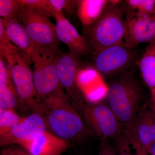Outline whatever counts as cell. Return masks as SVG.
<instances>
[{
  "label": "cell",
  "mask_w": 155,
  "mask_h": 155,
  "mask_svg": "<svg viewBox=\"0 0 155 155\" xmlns=\"http://www.w3.org/2000/svg\"><path fill=\"white\" fill-rule=\"evenodd\" d=\"M138 65L112 81L106 99L123 127L132 126L140 113L145 91Z\"/></svg>",
  "instance_id": "6da1fadb"
},
{
  "label": "cell",
  "mask_w": 155,
  "mask_h": 155,
  "mask_svg": "<svg viewBox=\"0 0 155 155\" xmlns=\"http://www.w3.org/2000/svg\"><path fill=\"white\" fill-rule=\"evenodd\" d=\"M122 2L110 0L100 18L89 27L83 28L82 35L88 44L91 57L108 48L123 44L125 25Z\"/></svg>",
  "instance_id": "7a4b0ae2"
},
{
  "label": "cell",
  "mask_w": 155,
  "mask_h": 155,
  "mask_svg": "<svg viewBox=\"0 0 155 155\" xmlns=\"http://www.w3.org/2000/svg\"><path fill=\"white\" fill-rule=\"evenodd\" d=\"M43 103L47 110L45 116L47 125L56 136L66 140L84 135L83 121L62 86Z\"/></svg>",
  "instance_id": "3957f363"
},
{
  "label": "cell",
  "mask_w": 155,
  "mask_h": 155,
  "mask_svg": "<svg viewBox=\"0 0 155 155\" xmlns=\"http://www.w3.org/2000/svg\"><path fill=\"white\" fill-rule=\"evenodd\" d=\"M21 4L17 19L33 44L31 55L58 54L60 41L57 38L55 24L46 14Z\"/></svg>",
  "instance_id": "277c9868"
},
{
  "label": "cell",
  "mask_w": 155,
  "mask_h": 155,
  "mask_svg": "<svg viewBox=\"0 0 155 155\" xmlns=\"http://www.w3.org/2000/svg\"><path fill=\"white\" fill-rule=\"evenodd\" d=\"M1 55V54H0ZM6 60L18 96L35 113L45 117L47 110L37 94L31 60L19 49L2 55Z\"/></svg>",
  "instance_id": "5b68a950"
},
{
  "label": "cell",
  "mask_w": 155,
  "mask_h": 155,
  "mask_svg": "<svg viewBox=\"0 0 155 155\" xmlns=\"http://www.w3.org/2000/svg\"><path fill=\"white\" fill-rule=\"evenodd\" d=\"M141 55L137 48H129L121 44L108 48L91 57L93 67L102 77L114 80L137 66Z\"/></svg>",
  "instance_id": "8992f818"
},
{
  "label": "cell",
  "mask_w": 155,
  "mask_h": 155,
  "mask_svg": "<svg viewBox=\"0 0 155 155\" xmlns=\"http://www.w3.org/2000/svg\"><path fill=\"white\" fill-rule=\"evenodd\" d=\"M82 110L87 124L103 139L116 137L123 131V126L107 103H89Z\"/></svg>",
  "instance_id": "52a82bcc"
},
{
  "label": "cell",
  "mask_w": 155,
  "mask_h": 155,
  "mask_svg": "<svg viewBox=\"0 0 155 155\" xmlns=\"http://www.w3.org/2000/svg\"><path fill=\"white\" fill-rule=\"evenodd\" d=\"M33 54L34 83L37 94L42 101L61 86L56 69V61L59 54Z\"/></svg>",
  "instance_id": "ba28073f"
},
{
  "label": "cell",
  "mask_w": 155,
  "mask_h": 155,
  "mask_svg": "<svg viewBox=\"0 0 155 155\" xmlns=\"http://www.w3.org/2000/svg\"><path fill=\"white\" fill-rule=\"evenodd\" d=\"M81 61L69 52L66 54L59 53L56 65L57 75L61 86L72 99L74 104L82 109L85 105L83 103L84 97L77 84Z\"/></svg>",
  "instance_id": "9c48e42d"
},
{
  "label": "cell",
  "mask_w": 155,
  "mask_h": 155,
  "mask_svg": "<svg viewBox=\"0 0 155 155\" xmlns=\"http://www.w3.org/2000/svg\"><path fill=\"white\" fill-rule=\"evenodd\" d=\"M125 31L123 44L136 48L143 43L155 40V22L150 15L125 12Z\"/></svg>",
  "instance_id": "30bf717a"
},
{
  "label": "cell",
  "mask_w": 155,
  "mask_h": 155,
  "mask_svg": "<svg viewBox=\"0 0 155 155\" xmlns=\"http://www.w3.org/2000/svg\"><path fill=\"white\" fill-rule=\"evenodd\" d=\"M52 17L56 21L58 41L67 46L69 52L80 60L91 57V53L86 40L66 18L63 11L56 12Z\"/></svg>",
  "instance_id": "8fae6325"
},
{
  "label": "cell",
  "mask_w": 155,
  "mask_h": 155,
  "mask_svg": "<svg viewBox=\"0 0 155 155\" xmlns=\"http://www.w3.org/2000/svg\"><path fill=\"white\" fill-rule=\"evenodd\" d=\"M47 126L44 116L34 112L22 118L8 132L1 136V146L29 141L45 132Z\"/></svg>",
  "instance_id": "7c38bea8"
},
{
  "label": "cell",
  "mask_w": 155,
  "mask_h": 155,
  "mask_svg": "<svg viewBox=\"0 0 155 155\" xmlns=\"http://www.w3.org/2000/svg\"><path fill=\"white\" fill-rule=\"evenodd\" d=\"M19 144L31 155H61L69 147L66 140L47 130L34 139Z\"/></svg>",
  "instance_id": "4fadbf2b"
},
{
  "label": "cell",
  "mask_w": 155,
  "mask_h": 155,
  "mask_svg": "<svg viewBox=\"0 0 155 155\" xmlns=\"http://www.w3.org/2000/svg\"><path fill=\"white\" fill-rule=\"evenodd\" d=\"M142 148L148 150L155 142V111L151 107H143L132 125Z\"/></svg>",
  "instance_id": "5bb4252c"
},
{
  "label": "cell",
  "mask_w": 155,
  "mask_h": 155,
  "mask_svg": "<svg viewBox=\"0 0 155 155\" xmlns=\"http://www.w3.org/2000/svg\"><path fill=\"white\" fill-rule=\"evenodd\" d=\"M0 20L11 42L31 60L33 44L23 25L17 19H5L0 18Z\"/></svg>",
  "instance_id": "9a60e30c"
},
{
  "label": "cell",
  "mask_w": 155,
  "mask_h": 155,
  "mask_svg": "<svg viewBox=\"0 0 155 155\" xmlns=\"http://www.w3.org/2000/svg\"><path fill=\"white\" fill-rule=\"evenodd\" d=\"M77 14L83 28L89 27L101 16L110 0H76Z\"/></svg>",
  "instance_id": "2e32d148"
},
{
  "label": "cell",
  "mask_w": 155,
  "mask_h": 155,
  "mask_svg": "<svg viewBox=\"0 0 155 155\" xmlns=\"http://www.w3.org/2000/svg\"><path fill=\"white\" fill-rule=\"evenodd\" d=\"M18 95L11 78L8 67L4 60L0 61V109L16 107Z\"/></svg>",
  "instance_id": "e0dca14e"
},
{
  "label": "cell",
  "mask_w": 155,
  "mask_h": 155,
  "mask_svg": "<svg viewBox=\"0 0 155 155\" xmlns=\"http://www.w3.org/2000/svg\"><path fill=\"white\" fill-rule=\"evenodd\" d=\"M147 47L139 61L138 67L143 81L155 92V42Z\"/></svg>",
  "instance_id": "ac0fdd59"
},
{
  "label": "cell",
  "mask_w": 155,
  "mask_h": 155,
  "mask_svg": "<svg viewBox=\"0 0 155 155\" xmlns=\"http://www.w3.org/2000/svg\"><path fill=\"white\" fill-rule=\"evenodd\" d=\"M118 155H143L145 152L132 127L125 128L117 137Z\"/></svg>",
  "instance_id": "d6986e66"
},
{
  "label": "cell",
  "mask_w": 155,
  "mask_h": 155,
  "mask_svg": "<svg viewBox=\"0 0 155 155\" xmlns=\"http://www.w3.org/2000/svg\"><path fill=\"white\" fill-rule=\"evenodd\" d=\"M122 3L125 12L151 15L155 12L153 0H125Z\"/></svg>",
  "instance_id": "ffe728a7"
},
{
  "label": "cell",
  "mask_w": 155,
  "mask_h": 155,
  "mask_svg": "<svg viewBox=\"0 0 155 155\" xmlns=\"http://www.w3.org/2000/svg\"><path fill=\"white\" fill-rule=\"evenodd\" d=\"M21 119L13 109H0V136L8 132Z\"/></svg>",
  "instance_id": "44dd1931"
},
{
  "label": "cell",
  "mask_w": 155,
  "mask_h": 155,
  "mask_svg": "<svg viewBox=\"0 0 155 155\" xmlns=\"http://www.w3.org/2000/svg\"><path fill=\"white\" fill-rule=\"evenodd\" d=\"M20 0H0V17L2 19H17L21 8Z\"/></svg>",
  "instance_id": "7402d4cb"
},
{
  "label": "cell",
  "mask_w": 155,
  "mask_h": 155,
  "mask_svg": "<svg viewBox=\"0 0 155 155\" xmlns=\"http://www.w3.org/2000/svg\"><path fill=\"white\" fill-rule=\"evenodd\" d=\"M23 5L31 8L42 12L50 17H52L54 12L49 0H20Z\"/></svg>",
  "instance_id": "603a6c76"
},
{
  "label": "cell",
  "mask_w": 155,
  "mask_h": 155,
  "mask_svg": "<svg viewBox=\"0 0 155 155\" xmlns=\"http://www.w3.org/2000/svg\"><path fill=\"white\" fill-rule=\"evenodd\" d=\"M18 49L8 37L2 22L0 20V54L10 52Z\"/></svg>",
  "instance_id": "cb8c5ba5"
},
{
  "label": "cell",
  "mask_w": 155,
  "mask_h": 155,
  "mask_svg": "<svg viewBox=\"0 0 155 155\" xmlns=\"http://www.w3.org/2000/svg\"><path fill=\"white\" fill-rule=\"evenodd\" d=\"M99 155H118L116 150L105 142L102 143L100 148Z\"/></svg>",
  "instance_id": "d4e9b609"
},
{
  "label": "cell",
  "mask_w": 155,
  "mask_h": 155,
  "mask_svg": "<svg viewBox=\"0 0 155 155\" xmlns=\"http://www.w3.org/2000/svg\"><path fill=\"white\" fill-rule=\"evenodd\" d=\"M25 153L19 150L8 149L3 151L2 155H25Z\"/></svg>",
  "instance_id": "484cf974"
},
{
  "label": "cell",
  "mask_w": 155,
  "mask_h": 155,
  "mask_svg": "<svg viewBox=\"0 0 155 155\" xmlns=\"http://www.w3.org/2000/svg\"><path fill=\"white\" fill-rule=\"evenodd\" d=\"M147 153H150L151 155H155V142L150 147Z\"/></svg>",
  "instance_id": "4316f807"
},
{
  "label": "cell",
  "mask_w": 155,
  "mask_h": 155,
  "mask_svg": "<svg viewBox=\"0 0 155 155\" xmlns=\"http://www.w3.org/2000/svg\"><path fill=\"white\" fill-rule=\"evenodd\" d=\"M151 107L155 111V92L151 93Z\"/></svg>",
  "instance_id": "83f0119b"
},
{
  "label": "cell",
  "mask_w": 155,
  "mask_h": 155,
  "mask_svg": "<svg viewBox=\"0 0 155 155\" xmlns=\"http://www.w3.org/2000/svg\"><path fill=\"white\" fill-rule=\"evenodd\" d=\"M25 155H31L29 154H28V153H26V154H25Z\"/></svg>",
  "instance_id": "f1b7e54d"
},
{
  "label": "cell",
  "mask_w": 155,
  "mask_h": 155,
  "mask_svg": "<svg viewBox=\"0 0 155 155\" xmlns=\"http://www.w3.org/2000/svg\"><path fill=\"white\" fill-rule=\"evenodd\" d=\"M154 20V22H155V15L154 17H153Z\"/></svg>",
  "instance_id": "f546056e"
}]
</instances>
